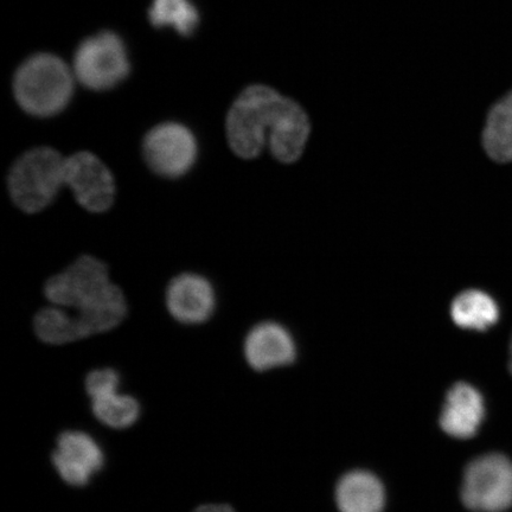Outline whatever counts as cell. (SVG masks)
I'll return each mask as SVG.
<instances>
[{
  "label": "cell",
  "instance_id": "obj_11",
  "mask_svg": "<svg viewBox=\"0 0 512 512\" xmlns=\"http://www.w3.org/2000/svg\"><path fill=\"white\" fill-rule=\"evenodd\" d=\"M246 360L254 370L267 371L296 361L297 344L290 330L275 322L255 325L245 341Z\"/></svg>",
  "mask_w": 512,
  "mask_h": 512
},
{
  "label": "cell",
  "instance_id": "obj_4",
  "mask_svg": "<svg viewBox=\"0 0 512 512\" xmlns=\"http://www.w3.org/2000/svg\"><path fill=\"white\" fill-rule=\"evenodd\" d=\"M462 501L475 512H504L512 508V462L499 453L480 456L467 465Z\"/></svg>",
  "mask_w": 512,
  "mask_h": 512
},
{
  "label": "cell",
  "instance_id": "obj_2",
  "mask_svg": "<svg viewBox=\"0 0 512 512\" xmlns=\"http://www.w3.org/2000/svg\"><path fill=\"white\" fill-rule=\"evenodd\" d=\"M73 92V74L55 55L31 56L15 75L14 93L18 105L35 117L59 114L68 106Z\"/></svg>",
  "mask_w": 512,
  "mask_h": 512
},
{
  "label": "cell",
  "instance_id": "obj_10",
  "mask_svg": "<svg viewBox=\"0 0 512 512\" xmlns=\"http://www.w3.org/2000/svg\"><path fill=\"white\" fill-rule=\"evenodd\" d=\"M166 307L177 322L198 325L208 322L216 310L213 284L195 273H184L172 279L166 290Z\"/></svg>",
  "mask_w": 512,
  "mask_h": 512
},
{
  "label": "cell",
  "instance_id": "obj_8",
  "mask_svg": "<svg viewBox=\"0 0 512 512\" xmlns=\"http://www.w3.org/2000/svg\"><path fill=\"white\" fill-rule=\"evenodd\" d=\"M64 184L75 200L91 213H105L113 206L115 181L110 169L91 152H78L66 158Z\"/></svg>",
  "mask_w": 512,
  "mask_h": 512
},
{
  "label": "cell",
  "instance_id": "obj_15",
  "mask_svg": "<svg viewBox=\"0 0 512 512\" xmlns=\"http://www.w3.org/2000/svg\"><path fill=\"white\" fill-rule=\"evenodd\" d=\"M483 146L495 162H512V91L491 108L483 132Z\"/></svg>",
  "mask_w": 512,
  "mask_h": 512
},
{
  "label": "cell",
  "instance_id": "obj_18",
  "mask_svg": "<svg viewBox=\"0 0 512 512\" xmlns=\"http://www.w3.org/2000/svg\"><path fill=\"white\" fill-rule=\"evenodd\" d=\"M119 386L120 376L113 369L93 370L86 379V389L91 399L117 392Z\"/></svg>",
  "mask_w": 512,
  "mask_h": 512
},
{
  "label": "cell",
  "instance_id": "obj_13",
  "mask_svg": "<svg viewBox=\"0 0 512 512\" xmlns=\"http://www.w3.org/2000/svg\"><path fill=\"white\" fill-rule=\"evenodd\" d=\"M336 502L341 512H382L386 492L373 473L352 471L339 480Z\"/></svg>",
  "mask_w": 512,
  "mask_h": 512
},
{
  "label": "cell",
  "instance_id": "obj_20",
  "mask_svg": "<svg viewBox=\"0 0 512 512\" xmlns=\"http://www.w3.org/2000/svg\"><path fill=\"white\" fill-rule=\"evenodd\" d=\"M509 368H510V371H511V374H512V338H511V343H510V360H509Z\"/></svg>",
  "mask_w": 512,
  "mask_h": 512
},
{
  "label": "cell",
  "instance_id": "obj_7",
  "mask_svg": "<svg viewBox=\"0 0 512 512\" xmlns=\"http://www.w3.org/2000/svg\"><path fill=\"white\" fill-rule=\"evenodd\" d=\"M143 155L155 174L174 179L188 174L195 165L198 144L187 126L163 123L146 134Z\"/></svg>",
  "mask_w": 512,
  "mask_h": 512
},
{
  "label": "cell",
  "instance_id": "obj_19",
  "mask_svg": "<svg viewBox=\"0 0 512 512\" xmlns=\"http://www.w3.org/2000/svg\"><path fill=\"white\" fill-rule=\"evenodd\" d=\"M194 512H235L228 504H204Z\"/></svg>",
  "mask_w": 512,
  "mask_h": 512
},
{
  "label": "cell",
  "instance_id": "obj_14",
  "mask_svg": "<svg viewBox=\"0 0 512 512\" xmlns=\"http://www.w3.org/2000/svg\"><path fill=\"white\" fill-rule=\"evenodd\" d=\"M453 323L464 330L484 332L499 319V307L488 293L467 290L459 293L451 304Z\"/></svg>",
  "mask_w": 512,
  "mask_h": 512
},
{
  "label": "cell",
  "instance_id": "obj_5",
  "mask_svg": "<svg viewBox=\"0 0 512 512\" xmlns=\"http://www.w3.org/2000/svg\"><path fill=\"white\" fill-rule=\"evenodd\" d=\"M127 49L112 31L88 37L74 57V72L83 86L93 91H107L123 82L130 73Z\"/></svg>",
  "mask_w": 512,
  "mask_h": 512
},
{
  "label": "cell",
  "instance_id": "obj_9",
  "mask_svg": "<svg viewBox=\"0 0 512 512\" xmlns=\"http://www.w3.org/2000/svg\"><path fill=\"white\" fill-rule=\"evenodd\" d=\"M105 463L104 452L91 435L68 431L60 435L53 454V464L69 485L85 486Z\"/></svg>",
  "mask_w": 512,
  "mask_h": 512
},
{
  "label": "cell",
  "instance_id": "obj_1",
  "mask_svg": "<svg viewBox=\"0 0 512 512\" xmlns=\"http://www.w3.org/2000/svg\"><path fill=\"white\" fill-rule=\"evenodd\" d=\"M230 149L243 159L258 157L265 146L281 163L302 157L311 133L304 108L275 89L253 85L235 100L227 117Z\"/></svg>",
  "mask_w": 512,
  "mask_h": 512
},
{
  "label": "cell",
  "instance_id": "obj_3",
  "mask_svg": "<svg viewBox=\"0 0 512 512\" xmlns=\"http://www.w3.org/2000/svg\"><path fill=\"white\" fill-rule=\"evenodd\" d=\"M66 159L51 147H36L12 165L9 191L24 213L36 214L55 201L64 184Z\"/></svg>",
  "mask_w": 512,
  "mask_h": 512
},
{
  "label": "cell",
  "instance_id": "obj_16",
  "mask_svg": "<svg viewBox=\"0 0 512 512\" xmlns=\"http://www.w3.org/2000/svg\"><path fill=\"white\" fill-rule=\"evenodd\" d=\"M155 28H174L179 35H192L200 23V14L191 0H153L149 11Z\"/></svg>",
  "mask_w": 512,
  "mask_h": 512
},
{
  "label": "cell",
  "instance_id": "obj_12",
  "mask_svg": "<svg viewBox=\"0 0 512 512\" xmlns=\"http://www.w3.org/2000/svg\"><path fill=\"white\" fill-rule=\"evenodd\" d=\"M485 418V403L479 390L469 383L459 382L448 390L440 426L450 437H475Z\"/></svg>",
  "mask_w": 512,
  "mask_h": 512
},
{
  "label": "cell",
  "instance_id": "obj_17",
  "mask_svg": "<svg viewBox=\"0 0 512 512\" xmlns=\"http://www.w3.org/2000/svg\"><path fill=\"white\" fill-rule=\"evenodd\" d=\"M92 409L96 419L114 430L131 427L140 415L139 402L130 395L120 394L119 390L92 399Z\"/></svg>",
  "mask_w": 512,
  "mask_h": 512
},
{
  "label": "cell",
  "instance_id": "obj_6",
  "mask_svg": "<svg viewBox=\"0 0 512 512\" xmlns=\"http://www.w3.org/2000/svg\"><path fill=\"white\" fill-rule=\"evenodd\" d=\"M114 287L104 262L83 255L67 270L50 278L44 294L55 306L80 311L99 303Z\"/></svg>",
  "mask_w": 512,
  "mask_h": 512
}]
</instances>
